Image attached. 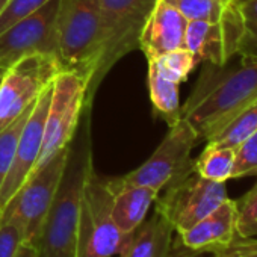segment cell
I'll list each match as a JSON object with an SVG mask.
<instances>
[{
	"instance_id": "cell-30",
	"label": "cell",
	"mask_w": 257,
	"mask_h": 257,
	"mask_svg": "<svg viewBox=\"0 0 257 257\" xmlns=\"http://www.w3.org/2000/svg\"><path fill=\"white\" fill-rule=\"evenodd\" d=\"M170 257H212V255L207 252H198V251H192V249L186 248L177 237V240H174V243H173Z\"/></svg>"
},
{
	"instance_id": "cell-35",
	"label": "cell",
	"mask_w": 257,
	"mask_h": 257,
	"mask_svg": "<svg viewBox=\"0 0 257 257\" xmlns=\"http://www.w3.org/2000/svg\"><path fill=\"white\" fill-rule=\"evenodd\" d=\"M0 77H2V76H0Z\"/></svg>"
},
{
	"instance_id": "cell-16",
	"label": "cell",
	"mask_w": 257,
	"mask_h": 257,
	"mask_svg": "<svg viewBox=\"0 0 257 257\" xmlns=\"http://www.w3.org/2000/svg\"><path fill=\"white\" fill-rule=\"evenodd\" d=\"M107 185L112 191V219L121 233L132 234L147 218L159 192L147 186L122 183L118 177L107 179Z\"/></svg>"
},
{
	"instance_id": "cell-17",
	"label": "cell",
	"mask_w": 257,
	"mask_h": 257,
	"mask_svg": "<svg viewBox=\"0 0 257 257\" xmlns=\"http://www.w3.org/2000/svg\"><path fill=\"white\" fill-rule=\"evenodd\" d=\"M174 228L158 210L128 236L119 257H170Z\"/></svg>"
},
{
	"instance_id": "cell-20",
	"label": "cell",
	"mask_w": 257,
	"mask_h": 257,
	"mask_svg": "<svg viewBox=\"0 0 257 257\" xmlns=\"http://www.w3.org/2000/svg\"><path fill=\"white\" fill-rule=\"evenodd\" d=\"M234 165V149L207 144L194 161V170L204 179L225 183L231 179Z\"/></svg>"
},
{
	"instance_id": "cell-6",
	"label": "cell",
	"mask_w": 257,
	"mask_h": 257,
	"mask_svg": "<svg viewBox=\"0 0 257 257\" xmlns=\"http://www.w3.org/2000/svg\"><path fill=\"white\" fill-rule=\"evenodd\" d=\"M70 149L71 144L55 155L43 168L35 171L0 210V221L14 222L20 228L25 243L34 246L38 243L43 224L64 174Z\"/></svg>"
},
{
	"instance_id": "cell-14",
	"label": "cell",
	"mask_w": 257,
	"mask_h": 257,
	"mask_svg": "<svg viewBox=\"0 0 257 257\" xmlns=\"http://www.w3.org/2000/svg\"><path fill=\"white\" fill-rule=\"evenodd\" d=\"M186 26L188 20L176 8L164 0H156L143 26L138 47L147 61L158 59L165 53L185 47Z\"/></svg>"
},
{
	"instance_id": "cell-28",
	"label": "cell",
	"mask_w": 257,
	"mask_h": 257,
	"mask_svg": "<svg viewBox=\"0 0 257 257\" xmlns=\"http://www.w3.org/2000/svg\"><path fill=\"white\" fill-rule=\"evenodd\" d=\"M23 243V234L14 222L0 221V257H16Z\"/></svg>"
},
{
	"instance_id": "cell-32",
	"label": "cell",
	"mask_w": 257,
	"mask_h": 257,
	"mask_svg": "<svg viewBox=\"0 0 257 257\" xmlns=\"http://www.w3.org/2000/svg\"><path fill=\"white\" fill-rule=\"evenodd\" d=\"M8 4H10V0H0V16H2V13L8 7Z\"/></svg>"
},
{
	"instance_id": "cell-27",
	"label": "cell",
	"mask_w": 257,
	"mask_h": 257,
	"mask_svg": "<svg viewBox=\"0 0 257 257\" xmlns=\"http://www.w3.org/2000/svg\"><path fill=\"white\" fill-rule=\"evenodd\" d=\"M47 2H50V0H10L8 7L0 16V34L13 26L16 22L38 11Z\"/></svg>"
},
{
	"instance_id": "cell-19",
	"label": "cell",
	"mask_w": 257,
	"mask_h": 257,
	"mask_svg": "<svg viewBox=\"0 0 257 257\" xmlns=\"http://www.w3.org/2000/svg\"><path fill=\"white\" fill-rule=\"evenodd\" d=\"M188 22H221L240 8L237 0H164Z\"/></svg>"
},
{
	"instance_id": "cell-10",
	"label": "cell",
	"mask_w": 257,
	"mask_h": 257,
	"mask_svg": "<svg viewBox=\"0 0 257 257\" xmlns=\"http://www.w3.org/2000/svg\"><path fill=\"white\" fill-rule=\"evenodd\" d=\"M162 191L164 194L158 195L155 201V210L167 218L177 234L192 227L228 198L225 183L204 179L195 170Z\"/></svg>"
},
{
	"instance_id": "cell-9",
	"label": "cell",
	"mask_w": 257,
	"mask_h": 257,
	"mask_svg": "<svg viewBox=\"0 0 257 257\" xmlns=\"http://www.w3.org/2000/svg\"><path fill=\"white\" fill-rule=\"evenodd\" d=\"M198 141L194 127L180 118L170 127L159 147L141 167L118 179L122 183L147 186L161 194L170 183L194 170L191 153Z\"/></svg>"
},
{
	"instance_id": "cell-12",
	"label": "cell",
	"mask_w": 257,
	"mask_h": 257,
	"mask_svg": "<svg viewBox=\"0 0 257 257\" xmlns=\"http://www.w3.org/2000/svg\"><path fill=\"white\" fill-rule=\"evenodd\" d=\"M242 35L243 20L239 8L221 22H188L185 49L195 56L198 64L224 65L237 55Z\"/></svg>"
},
{
	"instance_id": "cell-8",
	"label": "cell",
	"mask_w": 257,
	"mask_h": 257,
	"mask_svg": "<svg viewBox=\"0 0 257 257\" xmlns=\"http://www.w3.org/2000/svg\"><path fill=\"white\" fill-rule=\"evenodd\" d=\"M58 56L34 53L14 62L0 77V131L20 118L62 73Z\"/></svg>"
},
{
	"instance_id": "cell-5",
	"label": "cell",
	"mask_w": 257,
	"mask_h": 257,
	"mask_svg": "<svg viewBox=\"0 0 257 257\" xmlns=\"http://www.w3.org/2000/svg\"><path fill=\"white\" fill-rule=\"evenodd\" d=\"M110 204L112 191L107 179L92 168L82 192L76 257H112L121 252L131 234L118 230L110 215Z\"/></svg>"
},
{
	"instance_id": "cell-11",
	"label": "cell",
	"mask_w": 257,
	"mask_h": 257,
	"mask_svg": "<svg viewBox=\"0 0 257 257\" xmlns=\"http://www.w3.org/2000/svg\"><path fill=\"white\" fill-rule=\"evenodd\" d=\"M59 0H50L38 11L16 22L0 34V68H10L23 56L34 53L59 58L56 14Z\"/></svg>"
},
{
	"instance_id": "cell-22",
	"label": "cell",
	"mask_w": 257,
	"mask_h": 257,
	"mask_svg": "<svg viewBox=\"0 0 257 257\" xmlns=\"http://www.w3.org/2000/svg\"><path fill=\"white\" fill-rule=\"evenodd\" d=\"M152 61L156 64L162 76H165L168 80L176 82L179 85L185 82L188 76L192 73V70L198 65V61L195 59V56L185 47L165 53L161 58L152 59Z\"/></svg>"
},
{
	"instance_id": "cell-26",
	"label": "cell",
	"mask_w": 257,
	"mask_h": 257,
	"mask_svg": "<svg viewBox=\"0 0 257 257\" xmlns=\"http://www.w3.org/2000/svg\"><path fill=\"white\" fill-rule=\"evenodd\" d=\"M257 176V132L234 149L231 179Z\"/></svg>"
},
{
	"instance_id": "cell-13",
	"label": "cell",
	"mask_w": 257,
	"mask_h": 257,
	"mask_svg": "<svg viewBox=\"0 0 257 257\" xmlns=\"http://www.w3.org/2000/svg\"><path fill=\"white\" fill-rule=\"evenodd\" d=\"M50 94L52 86H49L37 98L22 128L10 173L2 185V189H0V210L10 203V200L19 192V189L26 183V180L35 170L43 146L44 119L50 101Z\"/></svg>"
},
{
	"instance_id": "cell-34",
	"label": "cell",
	"mask_w": 257,
	"mask_h": 257,
	"mask_svg": "<svg viewBox=\"0 0 257 257\" xmlns=\"http://www.w3.org/2000/svg\"><path fill=\"white\" fill-rule=\"evenodd\" d=\"M237 2H239V4H243V2H246V0H237Z\"/></svg>"
},
{
	"instance_id": "cell-21",
	"label": "cell",
	"mask_w": 257,
	"mask_h": 257,
	"mask_svg": "<svg viewBox=\"0 0 257 257\" xmlns=\"http://www.w3.org/2000/svg\"><path fill=\"white\" fill-rule=\"evenodd\" d=\"M257 132V100L240 110L221 131L207 140V144L236 149L240 143Z\"/></svg>"
},
{
	"instance_id": "cell-25",
	"label": "cell",
	"mask_w": 257,
	"mask_h": 257,
	"mask_svg": "<svg viewBox=\"0 0 257 257\" xmlns=\"http://www.w3.org/2000/svg\"><path fill=\"white\" fill-rule=\"evenodd\" d=\"M243 20V35L240 38L237 56L257 61V0H246L240 4Z\"/></svg>"
},
{
	"instance_id": "cell-31",
	"label": "cell",
	"mask_w": 257,
	"mask_h": 257,
	"mask_svg": "<svg viewBox=\"0 0 257 257\" xmlns=\"http://www.w3.org/2000/svg\"><path fill=\"white\" fill-rule=\"evenodd\" d=\"M16 257H38V251H37V246L34 245H29V243H23L17 252Z\"/></svg>"
},
{
	"instance_id": "cell-29",
	"label": "cell",
	"mask_w": 257,
	"mask_h": 257,
	"mask_svg": "<svg viewBox=\"0 0 257 257\" xmlns=\"http://www.w3.org/2000/svg\"><path fill=\"white\" fill-rule=\"evenodd\" d=\"M210 255L212 257H257V237H243L236 234L230 243L212 252Z\"/></svg>"
},
{
	"instance_id": "cell-7",
	"label": "cell",
	"mask_w": 257,
	"mask_h": 257,
	"mask_svg": "<svg viewBox=\"0 0 257 257\" xmlns=\"http://www.w3.org/2000/svg\"><path fill=\"white\" fill-rule=\"evenodd\" d=\"M86 88L88 80L76 71L64 70L53 80L44 119L43 146L34 173L73 143L82 112L86 107Z\"/></svg>"
},
{
	"instance_id": "cell-15",
	"label": "cell",
	"mask_w": 257,
	"mask_h": 257,
	"mask_svg": "<svg viewBox=\"0 0 257 257\" xmlns=\"http://www.w3.org/2000/svg\"><path fill=\"white\" fill-rule=\"evenodd\" d=\"M236 234V204L234 200L227 198L177 237L192 251L212 254L230 243Z\"/></svg>"
},
{
	"instance_id": "cell-4",
	"label": "cell",
	"mask_w": 257,
	"mask_h": 257,
	"mask_svg": "<svg viewBox=\"0 0 257 257\" xmlns=\"http://www.w3.org/2000/svg\"><path fill=\"white\" fill-rule=\"evenodd\" d=\"M156 0H100L101 55L86 88V107L113 65L138 47L143 26Z\"/></svg>"
},
{
	"instance_id": "cell-33",
	"label": "cell",
	"mask_w": 257,
	"mask_h": 257,
	"mask_svg": "<svg viewBox=\"0 0 257 257\" xmlns=\"http://www.w3.org/2000/svg\"><path fill=\"white\" fill-rule=\"evenodd\" d=\"M4 73H5V70H4V68H0V76H2Z\"/></svg>"
},
{
	"instance_id": "cell-24",
	"label": "cell",
	"mask_w": 257,
	"mask_h": 257,
	"mask_svg": "<svg viewBox=\"0 0 257 257\" xmlns=\"http://www.w3.org/2000/svg\"><path fill=\"white\" fill-rule=\"evenodd\" d=\"M236 204V233L243 237H257V183Z\"/></svg>"
},
{
	"instance_id": "cell-3",
	"label": "cell",
	"mask_w": 257,
	"mask_h": 257,
	"mask_svg": "<svg viewBox=\"0 0 257 257\" xmlns=\"http://www.w3.org/2000/svg\"><path fill=\"white\" fill-rule=\"evenodd\" d=\"M56 35L62 68L89 83L101 55L100 0H59Z\"/></svg>"
},
{
	"instance_id": "cell-2",
	"label": "cell",
	"mask_w": 257,
	"mask_h": 257,
	"mask_svg": "<svg viewBox=\"0 0 257 257\" xmlns=\"http://www.w3.org/2000/svg\"><path fill=\"white\" fill-rule=\"evenodd\" d=\"M89 135V124H86L80 141L71 143L64 174L38 237V257H76L82 192L94 168Z\"/></svg>"
},
{
	"instance_id": "cell-18",
	"label": "cell",
	"mask_w": 257,
	"mask_h": 257,
	"mask_svg": "<svg viewBox=\"0 0 257 257\" xmlns=\"http://www.w3.org/2000/svg\"><path fill=\"white\" fill-rule=\"evenodd\" d=\"M149 62V89L155 112L171 127L182 118L179 83L168 80L153 61Z\"/></svg>"
},
{
	"instance_id": "cell-1",
	"label": "cell",
	"mask_w": 257,
	"mask_h": 257,
	"mask_svg": "<svg viewBox=\"0 0 257 257\" xmlns=\"http://www.w3.org/2000/svg\"><path fill=\"white\" fill-rule=\"evenodd\" d=\"M257 100V61L242 58L224 65L203 62L192 92L182 106V118L198 135L210 140L240 110Z\"/></svg>"
},
{
	"instance_id": "cell-23",
	"label": "cell",
	"mask_w": 257,
	"mask_h": 257,
	"mask_svg": "<svg viewBox=\"0 0 257 257\" xmlns=\"http://www.w3.org/2000/svg\"><path fill=\"white\" fill-rule=\"evenodd\" d=\"M32 106L20 118H17L13 124L5 127L4 131H0V189H2V185H4V182H5V179H7L8 173H10L19 137L22 134V128H23V125H25V122L28 119V115H29Z\"/></svg>"
}]
</instances>
